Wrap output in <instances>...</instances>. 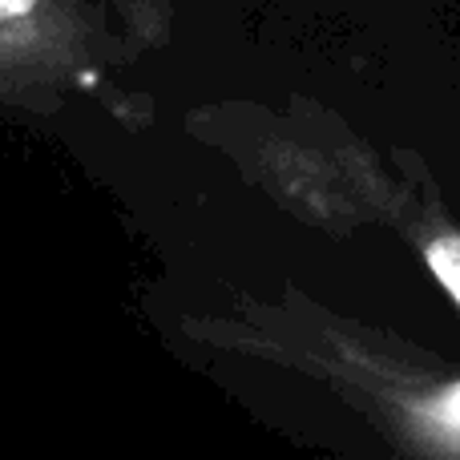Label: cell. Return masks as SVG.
Returning a JSON list of instances; mask_svg holds the SVG:
<instances>
[{
	"label": "cell",
	"mask_w": 460,
	"mask_h": 460,
	"mask_svg": "<svg viewBox=\"0 0 460 460\" xmlns=\"http://www.w3.org/2000/svg\"><path fill=\"white\" fill-rule=\"evenodd\" d=\"M448 416H460V388L448 396Z\"/></svg>",
	"instance_id": "cell-3"
},
{
	"label": "cell",
	"mask_w": 460,
	"mask_h": 460,
	"mask_svg": "<svg viewBox=\"0 0 460 460\" xmlns=\"http://www.w3.org/2000/svg\"><path fill=\"white\" fill-rule=\"evenodd\" d=\"M429 267L445 283V291L460 303V234H445L429 246Z\"/></svg>",
	"instance_id": "cell-1"
},
{
	"label": "cell",
	"mask_w": 460,
	"mask_h": 460,
	"mask_svg": "<svg viewBox=\"0 0 460 460\" xmlns=\"http://www.w3.org/2000/svg\"><path fill=\"white\" fill-rule=\"evenodd\" d=\"M32 4L37 0H0V13H4V21H21V16L32 13Z\"/></svg>",
	"instance_id": "cell-2"
}]
</instances>
